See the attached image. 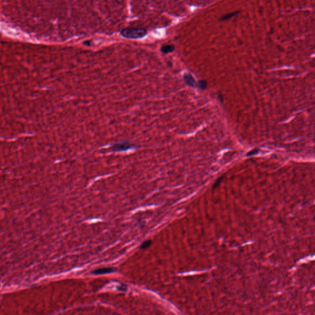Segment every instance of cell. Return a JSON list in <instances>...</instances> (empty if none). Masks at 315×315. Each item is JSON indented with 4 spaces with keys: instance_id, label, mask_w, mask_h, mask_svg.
<instances>
[{
    "instance_id": "cell-8",
    "label": "cell",
    "mask_w": 315,
    "mask_h": 315,
    "mask_svg": "<svg viewBox=\"0 0 315 315\" xmlns=\"http://www.w3.org/2000/svg\"><path fill=\"white\" fill-rule=\"evenodd\" d=\"M236 14H237V12L230 13V14H228L226 15H225L224 17H222V18H221V19H222V21H225V20H226V19H229L230 18H231V17H233V16H234Z\"/></svg>"
},
{
    "instance_id": "cell-10",
    "label": "cell",
    "mask_w": 315,
    "mask_h": 315,
    "mask_svg": "<svg viewBox=\"0 0 315 315\" xmlns=\"http://www.w3.org/2000/svg\"><path fill=\"white\" fill-rule=\"evenodd\" d=\"M118 289H119V291H126V290H127V287H126V286H125V285L121 286L118 287Z\"/></svg>"
},
{
    "instance_id": "cell-4",
    "label": "cell",
    "mask_w": 315,
    "mask_h": 315,
    "mask_svg": "<svg viewBox=\"0 0 315 315\" xmlns=\"http://www.w3.org/2000/svg\"><path fill=\"white\" fill-rule=\"evenodd\" d=\"M184 79L188 85L191 87L195 86V80L190 74H185L184 75Z\"/></svg>"
},
{
    "instance_id": "cell-5",
    "label": "cell",
    "mask_w": 315,
    "mask_h": 315,
    "mask_svg": "<svg viewBox=\"0 0 315 315\" xmlns=\"http://www.w3.org/2000/svg\"><path fill=\"white\" fill-rule=\"evenodd\" d=\"M174 50V46L172 44H166L163 45L161 48V51L164 54H167L172 52Z\"/></svg>"
},
{
    "instance_id": "cell-7",
    "label": "cell",
    "mask_w": 315,
    "mask_h": 315,
    "mask_svg": "<svg viewBox=\"0 0 315 315\" xmlns=\"http://www.w3.org/2000/svg\"><path fill=\"white\" fill-rule=\"evenodd\" d=\"M198 87L201 89H204L207 87V83L204 80H200L198 83Z\"/></svg>"
},
{
    "instance_id": "cell-2",
    "label": "cell",
    "mask_w": 315,
    "mask_h": 315,
    "mask_svg": "<svg viewBox=\"0 0 315 315\" xmlns=\"http://www.w3.org/2000/svg\"><path fill=\"white\" fill-rule=\"evenodd\" d=\"M132 146L133 145L131 144L129 142H121V143H118V144H116L115 145H113L110 148V150L111 151H124V150H127L132 148Z\"/></svg>"
},
{
    "instance_id": "cell-6",
    "label": "cell",
    "mask_w": 315,
    "mask_h": 315,
    "mask_svg": "<svg viewBox=\"0 0 315 315\" xmlns=\"http://www.w3.org/2000/svg\"><path fill=\"white\" fill-rule=\"evenodd\" d=\"M151 244V240H146L145 241H144V242L140 245V249H147V248L149 247Z\"/></svg>"
},
{
    "instance_id": "cell-3",
    "label": "cell",
    "mask_w": 315,
    "mask_h": 315,
    "mask_svg": "<svg viewBox=\"0 0 315 315\" xmlns=\"http://www.w3.org/2000/svg\"><path fill=\"white\" fill-rule=\"evenodd\" d=\"M116 269L115 268L112 267H106V268H102V269H99L93 270L92 271V273L94 274H107L113 273L116 271Z\"/></svg>"
},
{
    "instance_id": "cell-1",
    "label": "cell",
    "mask_w": 315,
    "mask_h": 315,
    "mask_svg": "<svg viewBox=\"0 0 315 315\" xmlns=\"http://www.w3.org/2000/svg\"><path fill=\"white\" fill-rule=\"evenodd\" d=\"M146 34V30L141 28H126L121 31V35L123 37L131 39L142 38Z\"/></svg>"
},
{
    "instance_id": "cell-9",
    "label": "cell",
    "mask_w": 315,
    "mask_h": 315,
    "mask_svg": "<svg viewBox=\"0 0 315 315\" xmlns=\"http://www.w3.org/2000/svg\"><path fill=\"white\" fill-rule=\"evenodd\" d=\"M259 151V149H254V150H251V151H249V153H247V156H249L255 155H256V154L258 153Z\"/></svg>"
}]
</instances>
